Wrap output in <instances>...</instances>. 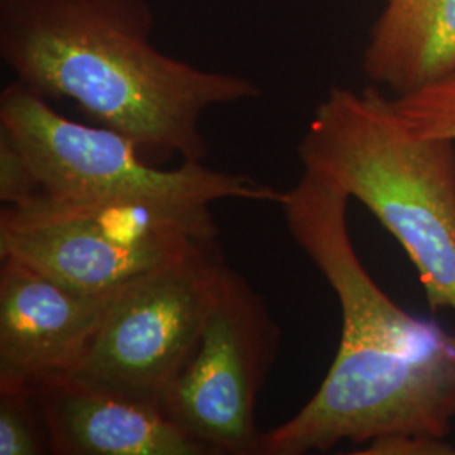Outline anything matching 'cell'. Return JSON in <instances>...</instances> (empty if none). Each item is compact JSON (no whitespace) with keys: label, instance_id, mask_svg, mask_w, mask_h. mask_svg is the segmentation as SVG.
<instances>
[{"label":"cell","instance_id":"cell-6","mask_svg":"<svg viewBox=\"0 0 455 455\" xmlns=\"http://www.w3.org/2000/svg\"><path fill=\"white\" fill-rule=\"evenodd\" d=\"M225 268L218 242L125 285L69 376L164 407L195 353Z\"/></svg>","mask_w":455,"mask_h":455},{"label":"cell","instance_id":"cell-4","mask_svg":"<svg viewBox=\"0 0 455 455\" xmlns=\"http://www.w3.org/2000/svg\"><path fill=\"white\" fill-rule=\"evenodd\" d=\"M0 131L20 148L37 195L83 203L212 206L223 199L280 204L285 191L203 163L163 169L139 146L103 125H83L58 114L48 98L22 83L0 93ZM34 196V197H36Z\"/></svg>","mask_w":455,"mask_h":455},{"label":"cell","instance_id":"cell-13","mask_svg":"<svg viewBox=\"0 0 455 455\" xmlns=\"http://www.w3.org/2000/svg\"><path fill=\"white\" fill-rule=\"evenodd\" d=\"M37 195L29 164L16 142L0 131V201L4 206H19Z\"/></svg>","mask_w":455,"mask_h":455},{"label":"cell","instance_id":"cell-14","mask_svg":"<svg viewBox=\"0 0 455 455\" xmlns=\"http://www.w3.org/2000/svg\"><path fill=\"white\" fill-rule=\"evenodd\" d=\"M361 455H455V447L447 439L420 434H388L368 442Z\"/></svg>","mask_w":455,"mask_h":455},{"label":"cell","instance_id":"cell-3","mask_svg":"<svg viewBox=\"0 0 455 455\" xmlns=\"http://www.w3.org/2000/svg\"><path fill=\"white\" fill-rule=\"evenodd\" d=\"M302 171L359 201L405 250L432 314H455V142L423 137L379 86H334L299 144Z\"/></svg>","mask_w":455,"mask_h":455},{"label":"cell","instance_id":"cell-8","mask_svg":"<svg viewBox=\"0 0 455 455\" xmlns=\"http://www.w3.org/2000/svg\"><path fill=\"white\" fill-rule=\"evenodd\" d=\"M0 260V383L69 376L124 287L84 292L12 257Z\"/></svg>","mask_w":455,"mask_h":455},{"label":"cell","instance_id":"cell-2","mask_svg":"<svg viewBox=\"0 0 455 455\" xmlns=\"http://www.w3.org/2000/svg\"><path fill=\"white\" fill-rule=\"evenodd\" d=\"M152 28L146 0H0V58L17 82L75 101L144 156L203 163L204 114L259 98L260 88L165 54Z\"/></svg>","mask_w":455,"mask_h":455},{"label":"cell","instance_id":"cell-10","mask_svg":"<svg viewBox=\"0 0 455 455\" xmlns=\"http://www.w3.org/2000/svg\"><path fill=\"white\" fill-rule=\"evenodd\" d=\"M363 71L393 97L455 71V0H385L370 29Z\"/></svg>","mask_w":455,"mask_h":455},{"label":"cell","instance_id":"cell-12","mask_svg":"<svg viewBox=\"0 0 455 455\" xmlns=\"http://www.w3.org/2000/svg\"><path fill=\"white\" fill-rule=\"evenodd\" d=\"M391 98L415 133L455 142V71L411 93Z\"/></svg>","mask_w":455,"mask_h":455},{"label":"cell","instance_id":"cell-1","mask_svg":"<svg viewBox=\"0 0 455 455\" xmlns=\"http://www.w3.org/2000/svg\"><path fill=\"white\" fill-rule=\"evenodd\" d=\"M349 201L332 180L302 171L278 204L293 242L338 297L341 339L319 390L292 419L263 432L259 455L452 432L455 332L410 314L374 282L349 235Z\"/></svg>","mask_w":455,"mask_h":455},{"label":"cell","instance_id":"cell-11","mask_svg":"<svg viewBox=\"0 0 455 455\" xmlns=\"http://www.w3.org/2000/svg\"><path fill=\"white\" fill-rule=\"evenodd\" d=\"M51 454L36 387L0 383V455Z\"/></svg>","mask_w":455,"mask_h":455},{"label":"cell","instance_id":"cell-9","mask_svg":"<svg viewBox=\"0 0 455 455\" xmlns=\"http://www.w3.org/2000/svg\"><path fill=\"white\" fill-rule=\"evenodd\" d=\"M51 454L210 455L164 407L61 376L36 387Z\"/></svg>","mask_w":455,"mask_h":455},{"label":"cell","instance_id":"cell-5","mask_svg":"<svg viewBox=\"0 0 455 455\" xmlns=\"http://www.w3.org/2000/svg\"><path fill=\"white\" fill-rule=\"evenodd\" d=\"M220 242L210 206L83 203L36 196L2 206L0 259L84 292H108Z\"/></svg>","mask_w":455,"mask_h":455},{"label":"cell","instance_id":"cell-7","mask_svg":"<svg viewBox=\"0 0 455 455\" xmlns=\"http://www.w3.org/2000/svg\"><path fill=\"white\" fill-rule=\"evenodd\" d=\"M280 327L265 300L225 268L193 356L164 410L210 455H259L257 400L275 363Z\"/></svg>","mask_w":455,"mask_h":455}]
</instances>
